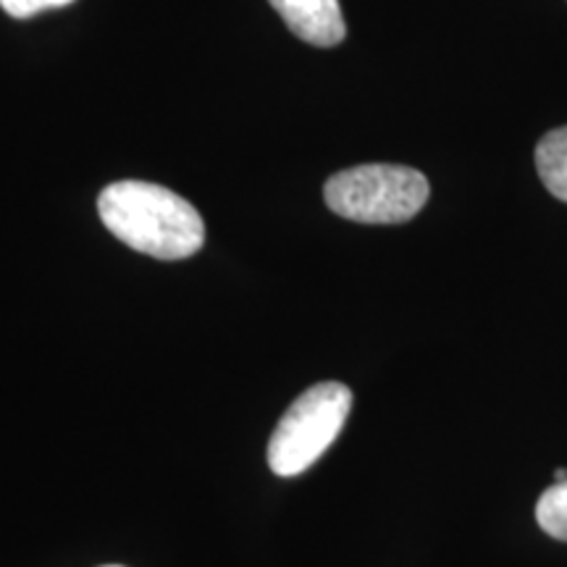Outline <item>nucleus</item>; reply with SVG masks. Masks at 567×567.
I'll return each mask as SVG.
<instances>
[{"label": "nucleus", "instance_id": "obj_5", "mask_svg": "<svg viewBox=\"0 0 567 567\" xmlns=\"http://www.w3.org/2000/svg\"><path fill=\"white\" fill-rule=\"evenodd\" d=\"M536 168L544 187L567 203V126L549 132L536 145Z\"/></svg>", "mask_w": 567, "mask_h": 567}, {"label": "nucleus", "instance_id": "obj_9", "mask_svg": "<svg viewBox=\"0 0 567 567\" xmlns=\"http://www.w3.org/2000/svg\"><path fill=\"white\" fill-rule=\"evenodd\" d=\"M103 567H122V565H103Z\"/></svg>", "mask_w": 567, "mask_h": 567}, {"label": "nucleus", "instance_id": "obj_1", "mask_svg": "<svg viewBox=\"0 0 567 567\" xmlns=\"http://www.w3.org/2000/svg\"><path fill=\"white\" fill-rule=\"evenodd\" d=\"M113 237L158 260H182L205 245L203 216L189 200L151 182H113L97 197Z\"/></svg>", "mask_w": 567, "mask_h": 567}, {"label": "nucleus", "instance_id": "obj_7", "mask_svg": "<svg viewBox=\"0 0 567 567\" xmlns=\"http://www.w3.org/2000/svg\"><path fill=\"white\" fill-rule=\"evenodd\" d=\"M69 3H74V0H0V9L13 19H30L48 9H63Z\"/></svg>", "mask_w": 567, "mask_h": 567}, {"label": "nucleus", "instance_id": "obj_4", "mask_svg": "<svg viewBox=\"0 0 567 567\" xmlns=\"http://www.w3.org/2000/svg\"><path fill=\"white\" fill-rule=\"evenodd\" d=\"M284 24L308 45L334 48L344 40L347 24L339 0H268Z\"/></svg>", "mask_w": 567, "mask_h": 567}, {"label": "nucleus", "instance_id": "obj_6", "mask_svg": "<svg viewBox=\"0 0 567 567\" xmlns=\"http://www.w3.org/2000/svg\"><path fill=\"white\" fill-rule=\"evenodd\" d=\"M536 520L544 534L559 542H567V481H557L547 492L538 496Z\"/></svg>", "mask_w": 567, "mask_h": 567}, {"label": "nucleus", "instance_id": "obj_2", "mask_svg": "<svg viewBox=\"0 0 567 567\" xmlns=\"http://www.w3.org/2000/svg\"><path fill=\"white\" fill-rule=\"evenodd\" d=\"M326 205L358 224H405L429 200V179L392 163H365L326 182Z\"/></svg>", "mask_w": 567, "mask_h": 567}, {"label": "nucleus", "instance_id": "obj_3", "mask_svg": "<svg viewBox=\"0 0 567 567\" xmlns=\"http://www.w3.org/2000/svg\"><path fill=\"white\" fill-rule=\"evenodd\" d=\"M350 410L352 392L339 381H323L297 396L268 444V465L276 476L292 478L308 471L337 442Z\"/></svg>", "mask_w": 567, "mask_h": 567}, {"label": "nucleus", "instance_id": "obj_8", "mask_svg": "<svg viewBox=\"0 0 567 567\" xmlns=\"http://www.w3.org/2000/svg\"><path fill=\"white\" fill-rule=\"evenodd\" d=\"M555 481H567V471H565V467H557V471H555Z\"/></svg>", "mask_w": 567, "mask_h": 567}]
</instances>
